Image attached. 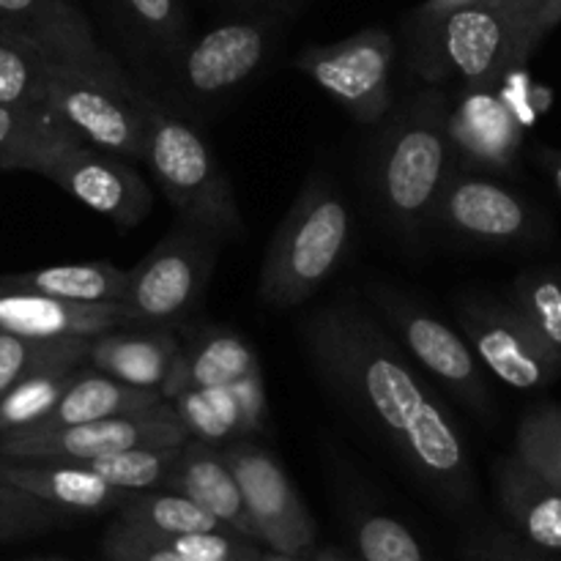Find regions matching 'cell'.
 <instances>
[{
	"label": "cell",
	"mask_w": 561,
	"mask_h": 561,
	"mask_svg": "<svg viewBox=\"0 0 561 561\" xmlns=\"http://www.w3.org/2000/svg\"><path fill=\"white\" fill-rule=\"evenodd\" d=\"M312 365L334 394L442 502L474 496L469 449L420 367L356 299L318 307L301 327Z\"/></svg>",
	"instance_id": "cell-1"
},
{
	"label": "cell",
	"mask_w": 561,
	"mask_h": 561,
	"mask_svg": "<svg viewBox=\"0 0 561 561\" xmlns=\"http://www.w3.org/2000/svg\"><path fill=\"white\" fill-rule=\"evenodd\" d=\"M453 173L449 99L444 88L427 85L389 115L376 140L373 186L383 217L405 239H416L436 217Z\"/></svg>",
	"instance_id": "cell-2"
},
{
	"label": "cell",
	"mask_w": 561,
	"mask_h": 561,
	"mask_svg": "<svg viewBox=\"0 0 561 561\" xmlns=\"http://www.w3.org/2000/svg\"><path fill=\"white\" fill-rule=\"evenodd\" d=\"M351 244V206L334 179L316 170L296 195L261 266V299L290 310L337 274Z\"/></svg>",
	"instance_id": "cell-3"
},
{
	"label": "cell",
	"mask_w": 561,
	"mask_h": 561,
	"mask_svg": "<svg viewBox=\"0 0 561 561\" xmlns=\"http://www.w3.org/2000/svg\"><path fill=\"white\" fill-rule=\"evenodd\" d=\"M179 219L219 241L241 239L244 219L230 179L197 126L146 93V159Z\"/></svg>",
	"instance_id": "cell-4"
},
{
	"label": "cell",
	"mask_w": 561,
	"mask_h": 561,
	"mask_svg": "<svg viewBox=\"0 0 561 561\" xmlns=\"http://www.w3.org/2000/svg\"><path fill=\"white\" fill-rule=\"evenodd\" d=\"M409 66L427 85L463 82V88H493L504 71L524 64L520 31L496 3L469 5L449 14L409 16Z\"/></svg>",
	"instance_id": "cell-5"
},
{
	"label": "cell",
	"mask_w": 561,
	"mask_h": 561,
	"mask_svg": "<svg viewBox=\"0 0 561 561\" xmlns=\"http://www.w3.org/2000/svg\"><path fill=\"white\" fill-rule=\"evenodd\" d=\"M47 110L75 140L129 162L146 159V91L129 75L49 60Z\"/></svg>",
	"instance_id": "cell-6"
},
{
	"label": "cell",
	"mask_w": 561,
	"mask_h": 561,
	"mask_svg": "<svg viewBox=\"0 0 561 561\" xmlns=\"http://www.w3.org/2000/svg\"><path fill=\"white\" fill-rule=\"evenodd\" d=\"M217 236L179 219L175 228L126 272L121 305L129 312L131 327H184L201 307L217 268Z\"/></svg>",
	"instance_id": "cell-7"
},
{
	"label": "cell",
	"mask_w": 561,
	"mask_h": 561,
	"mask_svg": "<svg viewBox=\"0 0 561 561\" xmlns=\"http://www.w3.org/2000/svg\"><path fill=\"white\" fill-rule=\"evenodd\" d=\"M367 296L383 327L392 329L400 348L420 370H425L433 381L442 383L477 414H488L491 394L482 378V365L466 337L422 307L414 296L392 288L389 283H370Z\"/></svg>",
	"instance_id": "cell-8"
},
{
	"label": "cell",
	"mask_w": 561,
	"mask_h": 561,
	"mask_svg": "<svg viewBox=\"0 0 561 561\" xmlns=\"http://www.w3.org/2000/svg\"><path fill=\"white\" fill-rule=\"evenodd\" d=\"M272 36V20L250 14L190 38L170 60L175 96L184 107L203 113L222 107L263 69Z\"/></svg>",
	"instance_id": "cell-9"
},
{
	"label": "cell",
	"mask_w": 561,
	"mask_h": 561,
	"mask_svg": "<svg viewBox=\"0 0 561 561\" xmlns=\"http://www.w3.org/2000/svg\"><path fill=\"white\" fill-rule=\"evenodd\" d=\"M394 38L383 27H362L334 44H312L296 55L305 71L327 96L362 126H378L392 110Z\"/></svg>",
	"instance_id": "cell-10"
},
{
	"label": "cell",
	"mask_w": 561,
	"mask_h": 561,
	"mask_svg": "<svg viewBox=\"0 0 561 561\" xmlns=\"http://www.w3.org/2000/svg\"><path fill=\"white\" fill-rule=\"evenodd\" d=\"M222 453L239 482L255 540L266 551L310 559L316 548V520L277 455L252 438L225 444Z\"/></svg>",
	"instance_id": "cell-11"
},
{
	"label": "cell",
	"mask_w": 561,
	"mask_h": 561,
	"mask_svg": "<svg viewBox=\"0 0 561 561\" xmlns=\"http://www.w3.org/2000/svg\"><path fill=\"white\" fill-rule=\"evenodd\" d=\"M186 442L173 405L164 403L140 414L110 416V420L82 422V425L58 427V431L33 433V436L0 438L3 460H55V463H88L93 458L126 453L137 447H179Z\"/></svg>",
	"instance_id": "cell-12"
},
{
	"label": "cell",
	"mask_w": 561,
	"mask_h": 561,
	"mask_svg": "<svg viewBox=\"0 0 561 561\" xmlns=\"http://www.w3.org/2000/svg\"><path fill=\"white\" fill-rule=\"evenodd\" d=\"M458 323L477 362L507 387L529 392L561 376V351L546 343L515 305L482 296L460 299Z\"/></svg>",
	"instance_id": "cell-13"
},
{
	"label": "cell",
	"mask_w": 561,
	"mask_h": 561,
	"mask_svg": "<svg viewBox=\"0 0 561 561\" xmlns=\"http://www.w3.org/2000/svg\"><path fill=\"white\" fill-rule=\"evenodd\" d=\"M42 175L121 230L137 228L151 214L153 192L129 159L99 151L71 135L60 140Z\"/></svg>",
	"instance_id": "cell-14"
},
{
	"label": "cell",
	"mask_w": 561,
	"mask_h": 561,
	"mask_svg": "<svg viewBox=\"0 0 561 561\" xmlns=\"http://www.w3.org/2000/svg\"><path fill=\"white\" fill-rule=\"evenodd\" d=\"M0 31L25 38L53 64L126 75L75 0H0Z\"/></svg>",
	"instance_id": "cell-15"
},
{
	"label": "cell",
	"mask_w": 561,
	"mask_h": 561,
	"mask_svg": "<svg viewBox=\"0 0 561 561\" xmlns=\"http://www.w3.org/2000/svg\"><path fill=\"white\" fill-rule=\"evenodd\" d=\"M433 222L460 239L482 241V244H510L529 236L531 211L524 197H518L507 186L471 170L455 168L444 186Z\"/></svg>",
	"instance_id": "cell-16"
},
{
	"label": "cell",
	"mask_w": 561,
	"mask_h": 561,
	"mask_svg": "<svg viewBox=\"0 0 561 561\" xmlns=\"http://www.w3.org/2000/svg\"><path fill=\"white\" fill-rule=\"evenodd\" d=\"M184 425L186 438L225 447L239 438H252L266 427L268 400L263 373L255 370L228 387L195 389L168 400Z\"/></svg>",
	"instance_id": "cell-17"
},
{
	"label": "cell",
	"mask_w": 561,
	"mask_h": 561,
	"mask_svg": "<svg viewBox=\"0 0 561 561\" xmlns=\"http://www.w3.org/2000/svg\"><path fill=\"white\" fill-rule=\"evenodd\" d=\"M131 327L121 301H69L38 294H0V332L36 340L96 337Z\"/></svg>",
	"instance_id": "cell-18"
},
{
	"label": "cell",
	"mask_w": 561,
	"mask_h": 561,
	"mask_svg": "<svg viewBox=\"0 0 561 561\" xmlns=\"http://www.w3.org/2000/svg\"><path fill=\"white\" fill-rule=\"evenodd\" d=\"M449 140L474 168L507 170L518 157L524 129L493 88H463L460 102L449 104Z\"/></svg>",
	"instance_id": "cell-19"
},
{
	"label": "cell",
	"mask_w": 561,
	"mask_h": 561,
	"mask_svg": "<svg viewBox=\"0 0 561 561\" xmlns=\"http://www.w3.org/2000/svg\"><path fill=\"white\" fill-rule=\"evenodd\" d=\"M181 337L168 327H121L91 337L85 365L129 387L162 392Z\"/></svg>",
	"instance_id": "cell-20"
},
{
	"label": "cell",
	"mask_w": 561,
	"mask_h": 561,
	"mask_svg": "<svg viewBox=\"0 0 561 561\" xmlns=\"http://www.w3.org/2000/svg\"><path fill=\"white\" fill-rule=\"evenodd\" d=\"M255 370H261V362L244 334L230 327L206 323L195 329L190 340H181L175 365L162 387V398L173 400L195 389L228 387Z\"/></svg>",
	"instance_id": "cell-21"
},
{
	"label": "cell",
	"mask_w": 561,
	"mask_h": 561,
	"mask_svg": "<svg viewBox=\"0 0 561 561\" xmlns=\"http://www.w3.org/2000/svg\"><path fill=\"white\" fill-rule=\"evenodd\" d=\"M164 488L201 504L208 515H214L233 535L255 540V531H252L250 518H247L239 482H236L233 469L225 460L222 447L197 442V438H186L181 444L179 460H175Z\"/></svg>",
	"instance_id": "cell-22"
},
{
	"label": "cell",
	"mask_w": 561,
	"mask_h": 561,
	"mask_svg": "<svg viewBox=\"0 0 561 561\" xmlns=\"http://www.w3.org/2000/svg\"><path fill=\"white\" fill-rule=\"evenodd\" d=\"M0 474L69 518L115 513L129 496L126 491L107 485L102 477H96L82 463H55V460L25 463V460L0 458Z\"/></svg>",
	"instance_id": "cell-23"
},
{
	"label": "cell",
	"mask_w": 561,
	"mask_h": 561,
	"mask_svg": "<svg viewBox=\"0 0 561 561\" xmlns=\"http://www.w3.org/2000/svg\"><path fill=\"white\" fill-rule=\"evenodd\" d=\"M496 496L524 542L537 551H561V491L540 474L507 458L496 466Z\"/></svg>",
	"instance_id": "cell-24"
},
{
	"label": "cell",
	"mask_w": 561,
	"mask_h": 561,
	"mask_svg": "<svg viewBox=\"0 0 561 561\" xmlns=\"http://www.w3.org/2000/svg\"><path fill=\"white\" fill-rule=\"evenodd\" d=\"M159 403H164V398L157 389L129 387V383L115 381V378L82 365L75 370V376H71L66 392L60 394L53 414L44 422H38L36 427H31L27 433H20V436L58 431V427L82 425V422L93 420H110V416L140 414V411L153 409Z\"/></svg>",
	"instance_id": "cell-25"
},
{
	"label": "cell",
	"mask_w": 561,
	"mask_h": 561,
	"mask_svg": "<svg viewBox=\"0 0 561 561\" xmlns=\"http://www.w3.org/2000/svg\"><path fill=\"white\" fill-rule=\"evenodd\" d=\"M126 272L110 261L60 263L31 272L0 274V294H38L69 301H121Z\"/></svg>",
	"instance_id": "cell-26"
},
{
	"label": "cell",
	"mask_w": 561,
	"mask_h": 561,
	"mask_svg": "<svg viewBox=\"0 0 561 561\" xmlns=\"http://www.w3.org/2000/svg\"><path fill=\"white\" fill-rule=\"evenodd\" d=\"M69 131L53 118V113H36L0 104V170H27L42 175Z\"/></svg>",
	"instance_id": "cell-27"
},
{
	"label": "cell",
	"mask_w": 561,
	"mask_h": 561,
	"mask_svg": "<svg viewBox=\"0 0 561 561\" xmlns=\"http://www.w3.org/2000/svg\"><path fill=\"white\" fill-rule=\"evenodd\" d=\"M121 524L135 526L159 537L192 535V531L225 529L214 515H208L201 504L181 493L157 488V491H137L126 496V502L115 510Z\"/></svg>",
	"instance_id": "cell-28"
},
{
	"label": "cell",
	"mask_w": 561,
	"mask_h": 561,
	"mask_svg": "<svg viewBox=\"0 0 561 561\" xmlns=\"http://www.w3.org/2000/svg\"><path fill=\"white\" fill-rule=\"evenodd\" d=\"M110 3L135 33L137 42L148 53L164 58V64H170L192 38L184 0H110Z\"/></svg>",
	"instance_id": "cell-29"
},
{
	"label": "cell",
	"mask_w": 561,
	"mask_h": 561,
	"mask_svg": "<svg viewBox=\"0 0 561 561\" xmlns=\"http://www.w3.org/2000/svg\"><path fill=\"white\" fill-rule=\"evenodd\" d=\"M91 337L36 340L0 332V394L47 367H82Z\"/></svg>",
	"instance_id": "cell-30"
},
{
	"label": "cell",
	"mask_w": 561,
	"mask_h": 561,
	"mask_svg": "<svg viewBox=\"0 0 561 561\" xmlns=\"http://www.w3.org/2000/svg\"><path fill=\"white\" fill-rule=\"evenodd\" d=\"M77 367H47L0 394V438L20 436L47 420Z\"/></svg>",
	"instance_id": "cell-31"
},
{
	"label": "cell",
	"mask_w": 561,
	"mask_h": 561,
	"mask_svg": "<svg viewBox=\"0 0 561 561\" xmlns=\"http://www.w3.org/2000/svg\"><path fill=\"white\" fill-rule=\"evenodd\" d=\"M49 58L25 38L0 31V104L22 110H47Z\"/></svg>",
	"instance_id": "cell-32"
},
{
	"label": "cell",
	"mask_w": 561,
	"mask_h": 561,
	"mask_svg": "<svg viewBox=\"0 0 561 561\" xmlns=\"http://www.w3.org/2000/svg\"><path fill=\"white\" fill-rule=\"evenodd\" d=\"M179 453L181 444L179 447H137L107 455V458H93L82 466H88L93 474L102 477L107 485L118 488V491H157L168 482Z\"/></svg>",
	"instance_id": "cell-33"
},
{
	"label": "cell",
	"mask_w": 561,
	"mask_h": 561,
	"mask_svg": "<svg viewBox=\"0 0 561 561\" xmlns=\"http://www.w3.org/2000/svg\"><path fill=\"white\" fill-rule=\"evenodd\" d=\"M515 458L561 491V409L542 405L520 420Z\"/></svg>",
	"instance_id": "cell-34"
},
{
	"label": "cell",
	"mask_w": 561,
	"mask_h": 561,
	"mask_svg": "<svg viewBox=\"0 0 561 561\" xmlns=\"http://www.w3.org/2000/svg\"><path fill=\"white\" fill-rule=\"evenodd\" d=\"M66 518L69 515L49 507L47 502L22 491L0 474V546L47 535V531L58 529Z\"/></svg>",
	"instance_id": "cell-35"
},
{
	"label": "cell",
	"mask_w": 561,
	"mask_h": 561,
	"mask_svg": "<svg viewBox=\"0 0 561 561\" xmlns=\"http://www.w3.org/2000/svg\"><path fill=\"white\" fill-rule=\"evenodd\" d=\"M513 305L542 334L546 343L561 351V277L551 272H531L515 279Z\"/></svg>",
	"instance_id": "cell-36"
},
{
	"label": "cell",
	"mask_w": 561,
	"mask_h": 561,
	"mask_svg": "<svg viewBox=\"0 0 561 561\" xmlns=\"http://www.w3.org/2000/svg\"><path fill=\"white\" fill-rule=\"evenodd\" d=\"M354 535L362 561H425L414 531L389 515L365 513Z\"/></svg>",
	"instance_id": "cell-37"
},
{
	"label": "cell",
	"mask_w": 561,
	"mask_h": 561,
	"mask_svg": "<svg viewBox=\"0 0 561 561\" xmlns=\"http://www.w3.org/2000/svg\"><path fill=\"white\" fill-rule=\"evenodd\" d=\"M159 537V535H157ZM186 561H255L266 548L228 529L192 531V535L162 537Z\"/></svg>",
	"instance_id": "cell-38"
},
{
	"label": "cell",
	"mask_w": 561,
	"mask_h": 561,
	"mask_svg": "<svg viewBox=\"0 0 561 561\" xmlns=\"http://www.w3.org/2000/svg\"><path fill=\"white\" fill-rule=\"evenodd\" d=\"M104 557L107 561H186L181 559L162 537L126 526L115 520L104 535Z\"/></svg>",
	"instance_id": "cell-39"
},
{
	"label": "cell",
	"mask_w": 561,
	"mask_h": 561,
	"mask_svg": "<svg viewBox=\"0 0 561 561\" xmlns=\"http://www.w3.org/2000/svg\"><path fill=\"white\" fill-rule=\"evenodd\" d=\"M535 551H531L529 542L520 546V542L499 535V537H488V540L477 542L474 551H471V559L474 561H546Z\"/></svg>",
	"instance_id": "cell-40"
},
{
	"label": "cell",
	"mask_w": 561,
	"mask_h": 561,
	"mask_svg": "<svg viewBox=\"0 0 561 561\" xmlns=\"http://www.w3.org/2000/svg\"><path fill=\"white\" fill-rule=\"evenodd\" d=\"M561 22V0H542L537 5L535 16L529 22V31H526V55L535 53L542 44V38L553 31Z\"/></svg>",
	"instance_id": "cell-41"
},
{
	"label": "cell",
	"mask_w": 561,
	"mask_h": 561,
	"mask_svg": "<svg viewBox=\"0 0 561 561\" xmlns=\"http://www.w3.org/2000/svg\"><path fill=\"white\" fill-rule=\"evenodd\" d=\"M493 3H496L499 9L507 11L510 20H513L515 25H518L520 47H524V58H529V55H526V31H529L531 16H535L537 5H540L542 0H493Z\"/></svg>",
	"instance_id": "cell-42"
},
{
	"label": "cell",
	"mask_w": 561,
	"mask_h": 561,
	"mask_svg": "<svg viewBox=\"0 0 561 561\" xmlns=\"http://www.w3.org/2000/svg\"><path fill=\"white\" fill-rule=\"evenodd\" d=\"M482 3H493V0H422L409 16H416V20H431V16H442V14H449V11L469 9V5H482Z\"/></svg>",
	"instance_id": "cell-43"
},
{
	"label": "cell",
	"mask_w": 561,
	"mask_h": 561,
	"mask_svg": "<svg viewBox=\"0 0 561 561\" xmlns=\"http://www.w3.org/2000/svg\"><path fill=\"white\" fill-rule=\"evenodd\" d=\"M225 5L230 9L241 11V14H252V16H263V11L277 9V5H285L288 0H222Z\"/></svg>",
	"instance_id": "cell-44"
},
{
	"label": "cell",
	"mask_w": 561,
	"mask_h": 561,
	"mask_svg": "<svg viewBox=\"0 0 561 561\" xmlns=\"http://www.w3.org/2000/svg\"><path fill=\"white\" fill-rule=\"evenodd\" d=\"M540 162H542V168L548 170V175H551L553 186H557V192H559V197H561V153L542 151L540 153Z\"/></svg>",
	"instance_id": "cell-45"
},
{
	"label": "cell",
	"mask_w": 561,
	"mask_h": 561,
	"mask_svg": "<svg viewBox=\"0 0 561 561\" xmlns=\"http://www.w3.org/2000/svg\"><path fill=\"white\" fill-rule=\"evenodd\" d=\"M255 561H312V559H299V557H283V553H274V551H263L261 557Z\"/></svg>",
	"instance_id": "cell-46"
},
{
	"label": "cell",
	"mask_w": 561,
	"mask_h": 561,
	"mask_svg": "<svg viewBox=\"0 0 561 561\" xmlns=\"http://www.w3.org/2000/svg\"><path fill=\"white\" fill-rule=\"evenodd\" d=\"M312 561H351V559H345L343 553H337V551H321Z\"/></svg>",
	"instance_id": "cell-47"
},
{
	"label": "cell",
	"mask_w": 561,
	"mask_h": 561,
	"mask_svg": "<svg viewBox=\"0 0 561 561\" xmlns=\"http://www.w3.org/2000/svg\"><path fill=\"white\" fill-rule=\"evenodd\" d=\"M44 561H66V559H44Z\"/></svg>",
	"instance_id": "cell-48"
},
{
	"label": "cell",
	"mask_w": 561,
	"mask_h": 561,
	"mask_svg": "<svg viewBox=\"0 0 561 561\" xmlns=\"http://www.w3.org/2000/svg\"><path fill=\"white\" fill-rule=\"evenodd\" d=\"M36 561H44V559H36Z\"/></svg>",
	"instance_id": "cell-49"
}]
</instances>
